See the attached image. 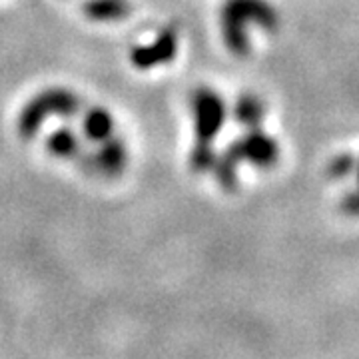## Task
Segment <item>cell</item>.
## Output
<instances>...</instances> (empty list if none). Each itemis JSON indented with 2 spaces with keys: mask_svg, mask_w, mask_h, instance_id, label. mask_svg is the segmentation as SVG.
Segmentation results:
<instances>
[{
  "mask_svg": "<svg viewBox=\"0 0 359 359\" xmlns=\"http://www.w3.org/2000/svg\"><path fill=\"white\" fill-rule=\"evenodd\" d=\"M358 178H359V174H358Z\"/></svg>",
  "mask_w": 359,
  "mask_h": 359,
  "instance_id": "cell-8",
  "label": "cell"
},
{
  "mask_svg": "<svg viewBox=\"0 0 359 359\" xmlns=\"http://www.w3.org/2000/svg\"><path fill=\"white\" fill-rule=\"evenodd\" d=\"M353 168H355V160H353V156L341 154V156H337L334 162L330 164V174H332L334 178H344V176H347Z\"/></svg>",
  "mask_w": 359,
  "mask_h": 359,
  "instance_id": "cell-6",
  "label": "cell"
},
{
  "mask_svg": "<svg viewBox=\"0 0 359 359\" xmlns=\"http://www.w3.org/2000/svg\"><path fill=\"white\" fill-rule=\"evenodd\" d=\"M200 132L204 138H212L214 132H218L219 126H222V120H224V108H222V102H219L218 96L214 94H202L200 98Z\"/></svg>",
  "mask_w": 359,
  "mask_h": 359,
  "instance_id": "cell-3",
  "label": "cell"
},
{
  "mask_svg": "<svg viewBox=\"0 0 359 359\" xmlns=\"http://www.w3.org/2000/svg\"><path fill=\"white\" fill-rule=\"evenodd\" d=\"M226 22V39L236 52L244 54L248 50L245 40V22H256L268 30H273L278 25V14L266 0H230L224 14Z\"/></svg>",
  "mask_w": 359,
  "mask_h": 359,
  "instance_id": "cell-1",
  "label": "cell"
},
{
  "mask_svg": "<svg viewBox=\"0 0 359 359\" xmlns=\"http://www.w3.org/2000/svg\"><path fill=\"white\" fill-rule=\"evenodd\" d=\"M86 130H88L92 138H106L110 134V130H112L110 116L106 112H94L86 122Z\"/></svg>",
  "mask_w": 359,
  "mask_h": 359,
  "instance_id": "cell-5",
  "label": "cell"
},
{
  "mask_svg": "<svg viewBox=\"0 0 359 359\" xmlns=\"http://www.w3.org/2000/svg\"><path fill=\"white\" fill-rule=\"evenodd\" d=\"M341 210L346 212L347 216H359V190L349 192L341 202Z\"/></svg>",
  "mask_w": 359,
  "mask_h": 359,
  "instance_id": "cell-7",
  "label": "cell"
},
{
  "mask_svg": "<svg viewBox=\"0 0 359 359\" xmlns=\"http://www.w3.org/2000/svg\"><path fill=\"white\" fill-rule=\"evenodd\" d=\"M238 160H250V162L264 168L271 166L278 160V144L262 132H252L244 140L233 144V148H230L228 158L222 166V182L228 188L236 186V162Z\"/></svg>",
  "mask_w": 359,
  "mask_h": 359,
  "instance_id": "cell-2",
  "label": "cell"
},
{
  "mask_svg": "<svg viewBox=\"0 0 359 359\" xmlns=\"http://www.w3.org/2000/svg\"><path fill=\"white\" fill-rule=\"evenodd\" d=\"M264 104L259 102L257 98L254 96H244L240 102H238V108H236V114L240 118V122H244V124H250V126H254L259 122V118L264 116Z\"/></svg>",
  "mask_w": 359,
  "mask_h": 359,
  "instance_id": "cell-4",
  "label": "cell"
}]
</instances>
